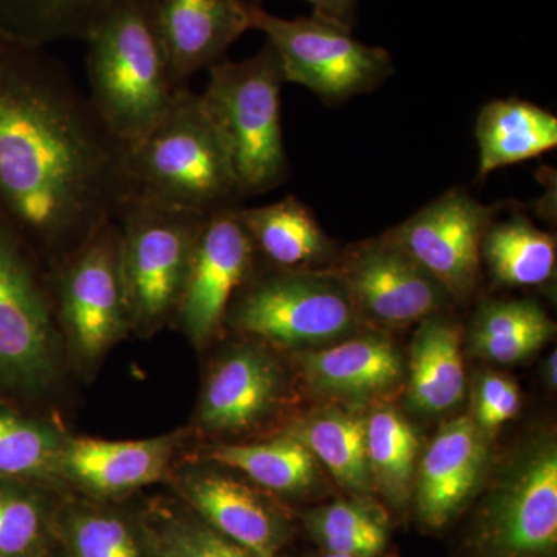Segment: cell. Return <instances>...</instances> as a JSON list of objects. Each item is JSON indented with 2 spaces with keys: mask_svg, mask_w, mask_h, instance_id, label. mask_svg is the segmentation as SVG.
I'll list each match as a JSON object with an SVG mask.
<instances>
[{
  "mask_svg": "<svg viewBox=\"0 0 557 557\" xmlns=\"http://www.w3.org/2000/svg\"><path fill=\"white\" fill-rule=\"evenodd\" d=\"M333 274L339 277L361 318L387 327H405L442 313L446 289L386 234L341 252Z\"/></svg>",
  "mask_w": 557,
  "mask_h": 557,
  "instance_id": "obj_13",
  "label": "cell"
},
{
  "mask_svg": "<svg viewBox=\"0 0 557 557\" xmlns=\"http://www.w3.org/2000/svg\"><path fill=\"white\" fill-rule=\"evenodd\" d=\"M89 98L124 146L145 138L183 89L161 42L153 0L110 14L86 38Z\"/></svg>",
  "mask_w": 557,
  "mask_h": 557,
  "instance_id": "obj_3",
  "label": "cell"
},
{
  "mask_svg": "<svg viewBox=\"0 0 557 557\" xmlns=\"http://www.w3.org/2000/svg\"><path fill=\"white\" fill-rule=\"evenodd\" d=\"M178 445L177 432L135 442L67 437L60 478L94 497L123 496L166 478Z\"/></svg>",
  "mask_w": 557,
  "mask_h": 557,
  "instance_id": "obj_17",
  "label": "cell"
},
{
  "mask_svg": "<svg viewBox=\"0 0 557 557\" xmlns=\"http://www.w3.org/2000/svg\"><path fill=\"white\" fill-rule=\"evenodd\" d=\"M362 321L332 271L274 270L249 278L225 322L274 346L310 350L355 335Z\"/></svg>",
  "mask_w": 557,
  "mask_h": 557,
  "instance_id": "obj_5",
  "label": "cell"
},
{
  "mask_svg": "<svg viewBox=\"0 0 557 557\" xmlns=\"http://www.w3.org/2000/svg\"><path fill=\"white\" fill-rule=\"evenodd\" d=\"M296 354L300 373L314 394L346 405H364L397 391L405 362L383 335H361Z\"/></svg>",
  "mask_w": 557,
  "mask_h": 557,
  "instance_id": "obj_16",
  "label": "cell"
},
{
  "mask_svg": "<svg viewBox=\"0 0 557 557\" xmlns=\"http://www.w3.org/2000/svg\"><path fill=\"white\" fill-rule=\"evenodd\" d=\"M152 531L159 557H259L201 519L174 518Z\"/></svg>",
  "mask_w": 557,
  "mask_h": 557,
  "instance_id": "obj_33",
  "label": "cell"
},
{
  "mask_svg": "<svg viewBox=\"0 0 557 557\" xmlns=\"http://www.w3.org/2000/svg\"><path fill=\"white\" fill-rule=\"evenodd\" d=\"M180 491L203 522L256 556L276 557L284 547V519L240 480L214 469L190 468L180 478Z\"/></svg>",
  "mask_w": 557,
  "mask_h": 557,
  "instance_id": "obj_19",
  "label": "cell"
},
{
  "mask_svg": "<svg viewBox=\"0 0 557 557\" xmlns=\"http://www.w3.org/2000/svg\"><path fill=\"white\" fill-rule=\"evenodd\" d=\"M240 208L237 205L208 214L194 245L174 318L196 346H205L218 335L231 302L256 273L258 255Z\"/></svg>",
  "mask_w": 557,
  "mask_h": 557,
  "instance_id": "obj_12",
  "label": "cell"
},
{
  "mask_svg": "<svg viewBox=\"0 0 557 557\" xmlns=\"http://www.w3.org/2000/svg\"><path fill=\"white\" fill-rule=\"evenodd\" d=\"M496 212V207L483 205L467 189L450 188L384 234L426 270L450 299L463 302L478 292L482 242Z\"/></svg>",
  "mask_w": 557,
  "mask_h": 557,
  "instance_id": "obj_11",
  "label": "cell"
},
{
  "mask_svg": "<svg viewBox=\"0 0 557 557\" xmlns=\"http://www.w3.org/2000/svg\"><path fill=\"white\" fill-rule=\"evenodd\" d=\"M249 20L251 30L263 33L277 51L285 83L307 87L325 104L369 94L394 75L387 50L361 42L351 28L317 14L285 20L249 0Z\"/></svg>",
  "mask_w": 557,
  "mask_h": 557,
  "instance_id": "obj_6",
  "label": "cell"
},
{
  "mask_svg": "<svg viewBox=\"0 0 557 557\" xmlns=\"http://www.w3.org/2000/svg\"><path fill=\"white\" fill-rule=\"evenodd\" d=\"M46 557H49V556H46Z\"/></svg>",
  "mask_w": 557,
  "mask_h": 557,
  "instance_id": "obj_38",
  "label": "cell"
},
{
  "mask_svg": "<svg viewBox=\"0 0 557 557\" xmlns=\"http://www.w3.org/2000/svg\"><path fill=\"white\" fill-rule=\"evenodd\" d=\"M53 533L67 557H159L148 523L94 502L57 508Z\"/></svg>",
  "mask_w": 557,
  "mask_h": 557,
  "instance_id": "obj_23",
  "label": "cell"
},
{
  "mask_svg": "<svg viewBox=\"0 0 557 557\" xmlns=\"http://www.w3.org/2000/svg\"><path fill=\"white\" fill-rule=\"evenodd\" d=\"M209 460L237 469L252 482L278 494H300L318 483V460L298 440L284 437L256 445H219Z\"/></svg>",
  "mask_w": 557,
  "mask_h": 557,
  "instance_id": "obj_28",
  "label": "cell"
},
{
  "mask_svg": "<svg viewBox=\"0 0 557 557\" xmlns=\"http://www.w3.org/2000/svg\"><path fill=\"white\" fill-rule=\"evenodd\" d=\"M153 16L180 87L251 30L249 0H153Z\"/></svg>",
  "mask_w": 557,
  "mask_h": 557,
  "instance_id": "obj_15",
  "label": "cell"
},
{
  "mask_svg": "<svg viewBox=\"0 0 557 557\" xmlns=\"http://www.w3.org/2000/svg\"><path fill=\"white\" fill-rule=\"evenodd\" d=\"M366 426L368 418L332 405L302 418L285 435L302 443L344 490L362 497L369 496L373 487Z\"/></svg>",
  "mask_w": 557,
  "mask_h": 557,
  "instance_id": "obj_24",
  "label": "cell"
},
{
  "mask_svg": "<svg viewBox=\"0 0 557 557\" xmlns=\"http://www.w3.org/2000/svg\"><path fill=\"white\" fill-rule=\"evenodd\" d=\"M126 200L199 215L242 203L225 139L201 95L189 87L145 138L126 146Z\"/></svg>",
  "mask_w": 557,
  "mask_h": 557,
  "instance_id": "obj_2",
  "label": "cell"
},
{
  "mask_svg": "<svg viewBox=\"0 0 557 557\" xmlns=\"http://www.w3.org/2000/svg\"><path fill=\"white\" fill-rule=\"evenodd\" d=\"M311 534L327 553L376 557L387 545L386 523L358 502L338 500L307 518Z\"/></svg>",
  "mask_w": 557,
  "mask_h": 557,
  "instance_id": "obj_32",
  "label": "cell"
},
{
  "mask_svg": "<svg viewBox=\"0 0 557 557\" xmlns=\"http://www.w3.org/2000/svg\"><path fill=\"white\" fill-rule=\"evenodd\" d=\"M58 325L81 361L100 359L131 327L116 220L47 271Z\"/></svg>",
  "mask_w": 557,
  "mask_h": 557,
  "instance_id": "obj_9",
  "label": "cell"
},
{
  "mask_svg": "<svg viewBox=\"0 0 557 557\" xmlns=\"http://www.w3.org/2000/svg\"><path fill=\"white\" fill-rule=\"evenodd\" d=\"M205 218L148 200L121 205L115 220L131 327L152 330L174 318Z\"/></svg>",
  "mask_w": 557,
  "mask_h": 557,
  "instance_id": "obj_7",
  "label": "cell"
},
{
  "mask_svg": "<svg viewBox=\"0 0 557 557\" xmlns=\"http://www.w3.org/2000/svg\"><path fill=\"white\" fill-rule=\"evenodd\" d=\"M126 146L46 46L0 33V212L44 271L115 220Z\"/></svg>",
  "mask_w": 557,
  "mask_h": 557,
  "instance_id": "obj_1",
  "label": "cell"
},
{
  "mask_svg": "<svg viewBox=\"0 0 557 557\" xmlns=\"http://www.w3.org/2000/svg\"><path fill=\"white\" fill-rule=\"evenodd\" d=\"M366 448L373 486L392 505L401 507L412 496L416 485L420 453L416 431L398 410L380 406L368 417Z\"/></svg>",
  "mask_w": 557,
  "mask_h": 557,
  "instance_id": "obj_29",
  "label": "cell"
},
{
  "mask_svg": "<svg viewBox=\"0 0 557 557\" xmlns=\"http://www.w3.org/2000/svg\"><path fill=\"white\" fill-rule=\"evenodd\" d=\"M208 73L201 100L225 139L242 200L270 193L288 177L277 51L267 40L255 57L219 61Z\"/></svg>",
  "mask_w": 557,
  "mask_h": 557,
  "instance_id": "obj_4",
  "label": "cell"
},
{
  "mask_svg": "<svg viewBox=\"0 0 557 557\" xmlns=\"http://www.w3.org/2000/svg\"><path fill=\"white\" fill-rule=\"evenodd\" d=\"M54 515L38 482L0 480V557L49 556Z\"/></svg>",
  "mask_w": 557,
  "mask_h": 557,
  "instance_id": "obj_31",
  "label": "cell"
},
{
  "mask_svg": "<svg viewBox=\"0 0 557 557\" xmlns=\"http://www.w3.org/2000/svg\"><path fill=\"white\" fill-rule=\"evenodd\" d=\"M256 255L274 270L329 271L341 252L335 242L319 225L313 212L295 196L263 207L240 208Z\"/></svg>",
  "mask_w": 557,
  "mask_h": 557,
  "instance_id": "obj_20",
  "label": "cell"
},
{
  "mask_svg": "<svg viewBox=\"0 0 557 557\" xmlns=\"http://www.w3.org/2000/svg\"><path fill=\"white\" fill-rule=\"evenodd\" d=\"M556 259L555 236L539 230L522 214L502 222L494 215L483 237L482 265L504 287L547 284L555 276Z\"/></svg>",
  "mask_w": 557,
  "mask_h": 557,
  "instance_id": "obj_25",
  "label": "cell"
},
{
  "mask_svg": "<svg viewBox=\"0 0 557 557\" xmlns=\"http://www.w3.org/2000/svg\"><path fill=\"white\" fill-rule=\"evenodd\" d=\"M262 2V0H256ZM313 7V14L336 22L354 30L357 24L359 0H306Z\"/></svg>",
  "mask_w": 557,
  "mask_h": 557,
  "instance_id": "obj_35",
  "label": "cell"
},
{
  "mask_svg": "<svg viewBox=\"0 0 557 557\" xmlns=\"http://www.w3.org/2000/svg\"><path fill=\"white\" fill-rule=\"evenodd\" d=\"M522 403L516 381L497 373H483L472 388V421L490 437L518 416Z\"/></svg>",
  "mask_w": 557,
  "mask_h": 557,
  "instance_id": "obj_34",
  "label": "cell"
},
{
  "mask_svg": "<svg viewBox=\"0 0 557 557\" xmlns=\"http://www.w3.org/2000/svg\"><path fill=\"white\" fill-rule=\"evenodd\" d=\"M463 330L453 319L434 314L421 321L412 344L406 403L413 412L442 416L465 398Z\"/></svg>",
  "mask_w": 557,
  "mask_h": 557,
  "instance_id": "obj_21",
  "label": "cell"
},
{
  "mask_svg": "<svg viewBox=\"0 0 557 557\" xmlns=\"http://www.w3.org/2000/svg\"><path fill=\"white\" fill-rule=\"evenodd\" d=\"M65 435L46 421L0 403V480L46 482L60 478Z\"/></svg>",
  "mask_w": 557,
  "mask_h": 557,
  "instance_id": "obj_30",
  "label": "cell"
},
{
  "mask_svg": "<svg viewBox=\"0 0 557 557\" xmlns=\"http://www.w3.org/2000/svg\"><path fill=\"white\" fill-rule=\"evenodd\" d=\"M478 544L486 557H552L557 547V449L520 454L483 505Z\"/></svg>",
  "mask_w": 557,
  "mask_h": 557,
  "instance_id": "obj_10",
  "label": "cell"
},
{
  "mask_svg": "<svg viewBox=\"0 0 557 557\" xmlns=\"http://www.w3.org/2000/svg\"><path fill=\"white\" fill-rule=\"evenodd\" d=\"M322 557H357V556L336 555V553H325V555Z\"/></svg>",
  "mask_w": 557,
  "mask_h": 557,
  "instance_id": "obj_37",
  "label": "cell"
},
{
  "mask_svg": "<svg viewBox=\"0 0 557 557\" xmlns=\"http://www.w3.org/2000/svg\"><path fill=\"white\" fill-rule=\"evenodd\" d=\"M284 394V370L276 359L248 344L231 351L208 376L197 423L214 434L249 431L278 408Z\"/></svg>",
  "mask_w": 557,
  "mask_h": 557,
  "instance_id": "obj_14",
  "label": "cell"
},
{
  "mask_svg": "<svg viewBox=\"0 0 557 557\" xmlns=\"http://www.w3.org/2000/svg\"><path fill=\"white\" fill-rule=\"evenodd\" d=\"M60 330L47 274L0 212V384L36 391L57 376Z\"/></svg>",
  "mask_w": 557,
  "mask_h": 557,
  "instance_id": "obj_8",
  "label": "cell"
},
{
  "mask_svg": "<svg viewBox=\"0 0 557 557\" xmlns=\"http://www.w3.org/2000/svg\"><path fill=\"white\" fill-rule=\"evenodd\" d=\"M487 463V437L472 421L458 417L440 429L417 468L418 515L442 528L478 487Z\"/></svg>",
  "mask_w": 557,
  "mask_h": 557,
  "instance_id": "obj_18",
  "label": "cell"
},
{
  "mask_svg": "<svg viewBox=\"0 0 557 557\" xmlns=\"http://www.w3.org/2000/svg\"><path fill=\"white\" fill-rule=\"evenodd\" d=\"M545 375H547V381L549 386L556 387L557 384V351L553 350V354L549 355L547 359V364H545Z\"/></svg>",
  "mask_w": 557,
  "mask_h": 557,
  "instance_id": "obj_36",
  "label": "cell"
},
{
  "mask_svg": "<svg viewBox=\"0 0 557 557\" xmlns=\"http://www.w3.org/2000/svg\"><path fill=\"white\" fill-rule=\"evenodd\" d=\"M135 2L143 0H0V33L46 47L86 40L110 14Z\"/></svg>",
  "mask_w": 557,
  "mask_h": 557,
  "instance_id": "obj_27",
  "label": "cell"
},
{
  "mask_svg": "<svg viewBox=\"0 0 557 557\" xmlns=\"http://www.w3.org/2000/svg\"><path fill=\"white\" fill-rule=\"evenodd\" d=\"M556 333L553 319L534 300L486 302L472 318L469 346L496 364H518L533 357Z\"/></svg>",
  "mask_w": 557,
  "mask_h": 557,
  "instance_id": "obj_26",
  "label": "cell"
},
{
  "mask_svg": "<svg viewBox=\"0 0 557 557\" xmlns=\"http://www.w3.org/2000/svg\"><path fill=\"white\" fill-rule=\"evenodd\" d=\"M479 175L536 159L557 146V119L548 110L519 98L490 101L475 123Z\"/></svg>",
  "mask_w": 557,
  "mask_h": 557,
  "instance_id": "obj_22",
  "label": "cell"
}]
</instances>
